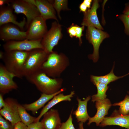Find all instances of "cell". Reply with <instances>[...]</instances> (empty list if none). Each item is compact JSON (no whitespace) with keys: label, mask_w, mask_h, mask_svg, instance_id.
I'll return each mask as SVG.
<instances>
[{"label":"cell","mask_w":129,"mask_h":129,"mask_svg":"<svg viewBox=\"0 0 129 129\" xmlns=\"http://www.w3.org/2000/svg\"><path fill=\"white\" fill-rule=\"evenodd\" d=\"M67 32L71 38L76 37V32L75 28V24L73 23L72 24L70 27L67 28Z\"/></svg>","instance_id":"obj_31"},{"label":"cell","mask_w":129,"mask_h":129,"mask_svg":"<svg viewBox=\"0 0 129 129\" xmlns=\"http://www.w3.org/2000/svg\"><path fill=\"white\" fill-rule=\"evenodd\" d=\"M11 0H0V6H4L5 4H7L8 5H10Z\"/></svg>","instance_id":"obj_37"},{"label":"cell","mask_w":129,"mask_h":129,"mask_svg":"<svg viewBox=\"0 0 129 129\" xmlns=\"http://www.w3.org/2000/svg\"><path fill=\"white\" fill-rule=\"evenodd\" d=\"M83 123L79 122V128L78 129H84L83 126Z\"/></svg>","instance_id":"obj_39"},{"label":"cell","mask_w":129,"mask_h":129,"mask_svg":"<svg viewBox=\"0 0 129 129\" xmlns=\"http://www.w3.org/2000/svg\"><path fill=\"white\" fill-rule=\"evenodd\" d=\"M35 5L38 9L40 16L45 20L51 19L58 22L56 11L51 1L45 0H27Z\"/></svg>","instance_id":"obj_13"},{"label":"cell","mask_w":129,"mask_h":129,"mask_svg":"<svg viewBox=\"0 0 129 129\" xmlns=\"http://www.w3.org/2000/svg\"><path fill=\"white\" fill-rule=\"evenodd\" d=\"M92 1V0H84L83 2L87 7L88 9H89L91 8V5Z\"/></svg>","instance_id":"obj_38"},{"label":"cell","mask_w":129,"mask_h":129,"mask_svg":"<svg viewBox=\"0 0 129 129\" xmlns=\"http://www.w3.org/2000/svg\"><path fill=\"white\" fill-rule=\"evenodd\" d=\"M13 8L10 5L0 6V26L5 24L11 23L21 30L24 29L26 26V18H23L20 22L17 21L13 12Z\"/></svg>","instance_id":"obj_15"},{"label":"cell","mask_w":129,"mask_h":129,"mask_svg":"<svg viewBox=\"0 0 129 129\" xmlns=\"http://www.w3.org/2000/svg\"><path fill=\"white\" fill-rule=\"evenodd\" d=\"M18 109L21 122L27 126L34 122L36 118L31 116L28 113L22 105L19 103Z\"/></svg>","instance_id":"obj_24"},{"label":"cell","mask_w":129,"mask_h":129,"mask_svg":"<svg viewBox=\"0 0 129 129\" xmlns=\"http://www.w3.org/2000/svg\"><path fill=\"white\" fill-rule=\"evenodd\" d=\"M93 83L97 87V92L96 94L91 96V101L94 102L106 98V93L108 88L107 85L97 82Z\"/></svg>","instance_id":"obj_23"},{"label":"cell","mask_w":129,"mask_h":129,"mask_svg":"<svg viewBox=\"0 0 129 129\" xmlns=\"http://www.w3.org/2000/svg\"><path fill=\"white\" fill-rule=\"evenodd\" d=\"M70 63L69 58L64 54L53 51L48 54L40 69L50 77H59Z\"/></svg>","instance_id":"obj_2"},{"label":"cell","mask_w":129,"mask_h":129,"mask_svg":"<svg viewBox=\"0 0 129 129\" xmlns=\"http://www.w3.org/2000/svg\"><path fill=\"white\" fill-rule=\"evenodd\" d=\"M27 126L21 121L16 123L14 125L13 129H27Z\"/></svg>","instance_id":"obj_33"},{"label":"cell","mask_w":129,"mask_h":129,"mask_svg":"<svg viewBox=\"0 0 129 129\" xmlns=\"http://www.w3.org/2000/svg\"><path fill=\"white\" fill-rule=\"evenodd\" d=\"M73 109L71 111L69 117L65 122L62 123L59 129H75L73 124L72 113Z\"/></svg>","instance_id":"obj_27"},{"label":"cell","mask_w":129,"mask_h":129,"mask_svg":"<svg viewBox=\"0 0 129 129\" xmlns=\"http://www.w3.org/2000/svg\"><path fill=\"white\" fill-rule=\"evenodd\" d=\"M75 28L76 32V36L75 38H78L79 45L80 46L82 43L81 37L83 36L82 32L84 29L85 26H82L81 27H80L76 24H75Z\"/></svg>","instance_id":"obj_30"},{"label":"cell","mask_w":129,"mask_h":129,"mask_svg":"<svg viewBox=\"0 0 129 129\" xmlns=\"http://www.w3.org/2000/svg\"><path fill=\"white\" fill-rule=\"evenodd\" d=\"M91 99L90 96L87 97L84 100H81L77 97V108L72 113L75 116L77 122L85 123L90 118L87 112V105Z\"/></svg>","instance_id":"obj_21"},{"label":"cell","mask_w":129,"mask_h":129,"mask_svg":"<svg viewBox=\"0 0 129 129\" xmlns=\"http://www.w3.org/2000/svg\"><path fill=\"white\" fill-rule=\"evenodd\" d=\"M27 129H43V127L41 122L38 121L30 124Z\"/></svg>","instance_id":"obj_32"},{"label":"cell","mask_w":129,"mask_h":129,"mask_svg":"<svg viewBox=\"0 0 129 129\" xmlns=\"http://www.w3.org/2000/svg\"><path fill=\"white\" fill-rule=\"evenodd\" d=\"M66 89L62 88L58 92L54 94L48 95L42 93L40 98L37 100L29 104H25L22 105L27 110L31 111L33 114H35L45 104L52 99L55 96L64 91Z\"/></svg>","instance_id":"obj_18"},{"label":"cell","mask_w":129,"mask_h":129,"mask_svg":"<svg viewBox=\"0 0 129 129\" xmlns=\"http://www.w3.org/2000/svg\"><path fill=\"white\" fill-rule=\"evenodd\" d=\"M16 77L13 73L8 71L4 65L0 64V92L4 95L18 88L16 83L13 80Z\"/></svg>","instance_id":"obj_12"},{"label":"cell","mask_w":129,"mask_h":129,"mask_svg":"<svg viewBox=\"0 0 129 129\" xmlns=\"http://www.w3.org/2000/svg\"><path fill=\"white\" fill-rule=\"evenodd\" d=\"M127 92H128V94L129 95V91H128Z\"/></svg>","instance_id":"obj_41"},{"label":"cell","mask_w":129,"mask_h":129,"mask_svg":"<svg viewBox=\"0 0 129 129\" xmlns=\"http://www.w3.org/2000/svg\"><path fill=\"white\" fill-rule=\"evenodd\" d=\"M10 5L15 13H22L26 16V26L27 29L32 21L36 17L40 16L36 6L27 0H12Z\"/></svg>","instance_id":"obj_7"},{"label":"cell","mask_w":129,"mask_h":129,"mask_svg":"<svg viewBox=\"0 0 129 129\" xmlns=\"http://www.w3.org/2000/svg\"><path fill=\"white\" fill-rule=\"evenodd\" d=\"M111 105L110 101L108 98L96 101L95 106L97 112L94 116L89 119L87 124L89 125L91 123L94 122L97 126L99 125L105 116L108 114V111Z\"/></svg>","instance_id":"obj_16"},{"label":"cell","mask_w":129,"mask_h":129,"mask_svg":"<svg viewBox=\"0 0 129 129\" xmlns=\"http://www.w3.org/2000/svg\"><path fill=\"white\" fill-rule=\"evenodd\" d=\"M3 94L0 93V109L4 107L5 105V100L3 99Z\"/></svg>","instance_id":"obj_35"},{"label":"cell","mask_w":129,"mask_h":129,"mask_svg":"<svg viewBox=\"0 0 129 129\" xmlns=\"http://www.w3.org/2000/svg\"><path fill=\"white\" fill-rule=\"evenodd\" d=\"M112 125H118L129 129V114L123 115L118 112L112 116L105 117L99 125L104 127Z\"/></svg>","instance_id":"obj_19"},{"label":"cell","mask_w":129,"mask_h":129,"mask_svg":"<svg viewBox=\"0 0 129 129\" xmlns=\"http://www.w3.org/2000/svg\"><path fill=\"white\" fill-rule=\"evenodd\" d=\"M112 105L120 106L118 111L119 114L123 115L129 114V95H126L123 100Z\"/></svg>","instance_id":"obj_26"},{"label":"cell","mask_w":129,"mask_h":129,"mask_svg":"<svg viewBox=\"0 0 129 129\" xmlns=\"http://www.w3.org/2000/svg\"><path fill=\"white\" fill-rule=\"evenodd\" d=\"M40 121L43 129H59L62 123L58 110L51 109L43 115Z\"/></svg>","instance_id":"obj_17"},{"label":"cell","mask_w":129,"mask_h":129,"mask_svg":"<svg viewBox=\"0 0 129 129\" xmlns=\"http://www.w3.org/2000/svg\"><path fill=\"white\" fill-rule=\"evenodd\" d=\"M48 54L42 49H35L29 51L24 64L23 76L25 77L40 70Z\"/></svg>","instance_id":"obj_4"},{"label":"cell","mask_w":129,"mask_h":129,"mask_svg":"<svg viewBox=\"0 0 129 129\" xmlns=\"http://www.w3.org/2000/svg\"><path fill=\"white\" fill-rule=\"evenodd\" d=\"M26 31H21L13 24L8 23L0 26V39L6 42L10 41H20L26 39Z\"/></svg>","instance_id":"obj_10"},{"label":"cell","mask_w":129,"mask_h":129,"mask_svg":"<svg viewBox=\"0 0 129 129\" xmlns=\"http://www.w3.org/2000/svg\"><path fill=\"white\" fill-rule=\"evenodd\" d=\"M79 8L80 11L84 13H85L87 10V7L83 2L80 5Z\"/></svg>","instance_id":"obj_34"},{"label":"cell","mask_w":129,"mask_h":129,"mask_svg":"<svg viewBox=\"0 0 129 129\" xmlns=\"http://www.w3.org/2000/svg\"><path fill=\"white\" fill-rule=\"evenodd\" d=\"M128 73H129V72Z\"/></svg>","instance_id":"obj_42"},{"label":"cell","mask_w":129,"mask_h":129,"mask_svg":"<svg viewBox=\"0 0 129 129\" xmlns=\"http://www.w3.org/2000/svg\"><path fill=\"white\" fill-rule=\"evenodd\" d=\"M42 39L30 40L26 39L20 41H10L6 42L3 45V48L5 52L13 50L29 51L37 48L43 49L41 43Z\"/></svg>","instance_id":"obj_8"},{"label":"cell","mask_w":129,"mask_h":129,"mask_svg":"<svg viewBox=\"0 0 129 129\" xmlns=\"http://www.w3.org/2000/svg\"><path fill=\"white\" fill-rule=\"evenodd\" d=\"M99 2L98 0H93L91 8L84 13L83 18L81 24L82 26L92 27L99 29L103 30L97 14V10L99 7Z\"/></svg>","instance_id":"obj_14"},{"label":"cell","mask_w":129,"mask_h":129,"mask_svg":"<svg viewBox=\"0 0 129 129\" xmlns=\"http://www.w3.org/2000/svg\"><path fill=\"white\" fill-rule=\"evenodd\" d=\"M75 94V91H72L69 94L67 95H64L61 92L54 96L43 107L39 115L36 118L34 122L39 121L41 118L46 112L58 103L63 101H70L71 98L73 97Z\"/></svg>","instance_id":"obj_20"},{"label":"cell","mask_w":129,"mask_h":129,"mask_svg":"<svg viewBox=\"0 0 129 129\" xmlns=\"http://www.w3.org/2000/svg\"><path fill=\"white\" fill-rule=\"evenodd\" d=\"M5 105L0 109V115L14 125L20 122L18 112V103L16 100L8 97L5 100Z\"/></svg>","instance_id":"obj_11"},{"label":"cell","mask_w":129,"mask_h":129,"mask_svg":"<svg viewBox=\"0 0 129 129\" xmlns=\"http://www.w3.org/2000/svg\"><path fill=\"white\" fill-rule=\"evenodd\" d=\"M114 67V64L110 72L104 75L98 76L91 75L90 77L91 81L93 83L94 82H97L107 85L111 82H113L129 75L128 73L120 76H116L114 74L113 72Z\"/></svg>","instance_id":"obj_22"},{"label":"cell","mask_w":129,"mask_h":129,"mask_svg":"<svg viewBox=\"0 0 129 129\" xmlns=\"http://www.w3.org/2000/svg\"><path fill=\"white\" fill-rule=\"evenodd\" d=\"M29 51L13 50L4 52L2 59L4 65L9 71L16 77H24L23 70L24 64Z\"/></svg>","instance_id":"obj_3"},{"label":"cell","mask_w":129,"mask_h":129,"mask_svg":"<svg viewBox=\"0 0 129 129\" xmlns=\"http://www.w3.org/2000/svg\"><path fill=\"white\" fill-rule=\"evenodd\" d=\"M4 52L2 51H0V59L2 60L3 59L4 55Z\"/></svg>","instance_id":"obj_40"},{"label":"cell","mask_w":129,"mask_h":129,"mask_svg":"<svg viewBox=\"0 0 129 129\" xmlns=\"http://www.w3.org/2000/svg\"><path fill=\"white\" fill-rule=\"evenodd\" d=\"M118 17L124 23L125 33L129 36V15L123 14L120 15Z\"/></svg>","instance_id":"obj_28"},{"label":"cell","mask_w":129,"mask_h":129,"mask_svg":"<svg viewBox=\"0 0 129 129\" xmlns=\"http://www.w3.org/2000/svg\"><path fill=\"white\" fill-rule=\"evenodd\" d=\"M14 125L0 115V129H13Z\"/></svg>","instance_id":"obj_29"},{"label":"cell","mask_w":129,"mask_h":129,"mask_svg":"<svg viewBox=\"0 0 129 129\" xmlns=\"http://www.w3.org/2000/svg\"><path fill=\"white\" fill-rule=\"evenodd\" d=\"M62 26L56 21L52 22L49 30L48 31L41 41L43 49L48 54L53 51L55 46L58 44L63 37Z\"/></svg>","instance_id":"obj_6"},{"label":"cell","mask_w":129,"mask_h":129,"mask_svg":"<svg viewBox=\"0 0 129 129\" xmlns=\"http://www.w3.org/2000/svg\"><path fill=\"white\" fill-rule=\"evenodd\" d=\"M53 6L56 11L58 17L61 19L60 12L62 11H69L70 9L68 7V1L67 0H51Z\"/></svg>","instance_id":"obj_25"},{"label":"cell","mask_w":129,"mask_h":129,"mask_svg":"<svg viewBox=\"0 0 129 129\" xmlns=\"http://www.w3.org/2000/svg\"><path fill=\"white\" fill-rule=\"evenodd\" d=\"M46 21L40 16L34 19L27 28L26 39L36 40L42 39L48 31Z\"/></svg>","instance_id":"obj_9"},{"label":"cell","mask_w":129,"mask_h":129,"mask_svg":"<svg viewBox=\"0 0 129 129\" xmlns=\"http://www.w3.org/2000/svg\"><path fill=\"white\" fill-rule=\"evenodd\" d=\"M123 14L129 15V3L125 4V7L123 12Z\"/></svg>","instance_id":"obj_36"},{"label":"cell","mask_w":129,"mask_h":129,"mask_svg":"<svg viewBox=\"0 0 129 129\" xmlns=\"http://www.w3.org/2000/svg\"><path fill=\"white\" fill-rule=\"evenodd\" d=\"M109 35L102 30L91 26L87 27L86 37L89 43L93 45V53L88 56L89 59L92 60L94 63L96 62L99 58V50L100 46L103 40L108 38Z\"/></svg>","instance_id":"obj_5"},{"label":"cell","mask_w":129,"mask_h":129,"mask_svg":"<svg viewBox=\"0 0 129 129\" xmlns=\"http://www.w3.org/2000/svg\"><path fill=\"white\" fill-rule=\"evenodd\" d=\"M25 77L42 93L48 95L59 91L62 88L63 82L62 78L50 77L41 69Z\"/></svg>","instance_id":"obj_1"}]
</instances>
